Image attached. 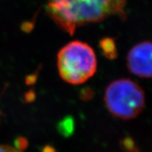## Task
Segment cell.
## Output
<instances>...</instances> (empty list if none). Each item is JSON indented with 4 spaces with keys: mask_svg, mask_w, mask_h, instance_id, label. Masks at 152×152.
I'll return each mask as SVG.
<instances>
[{
    "mask_svg": "<svg viewBox=\"0 0 152 152\" xmlns=\"http://www.w3.org/2000/svg\"><path fill=\"white\" fill-rule=\"evenodd\" d=\"M124 148L129 152H133L134 150L135 149L134 145V142L131 141V139H125V141L124 142Z\"/></svg>",
    "mask_w": 152,
    "mask_h": 152,
    "instance_id": "8",
    "label": "cell"
},
{
    "mask_svg": "<svg viewBox=\"0 0 152 152\" xmlns=\"http://www.w3.org/2000/svg\"><path fill=\"white\" fill-rule=\"evenodd\" d=\"M0 152H23L17 149L15 147H12L10 145H0Z\"/></svg>",
    "mask_w": 152,
    "mask_h": 152,
    "instance_id": "7",
    "label": "cell"
},
{
    "mask_svg": "<svg viewBox=\"0 0 152 152\" xmlns=\"http://www.w3.org/2000/svg\"><path fill=\"white\" fill-rule=\"evenodd\" d=\"M15 148H16L20 151H23L28 147V141L26 139L23 138V137H19L15 141Z\"/></svg>",
    "mask_w": 152,
    "mask_h": 152,
    "instance_id": "6",
    "label": "cell"
},
{
    "mask_svg": "<svg viewBox=\"0 0 152 152\" xmlns=\"http://www.w3.org/2000/svg\"><path fill=\"white\" fill-rule=\"evenodd\" d=\"M56 64L61 79L72 85L87 82L97 68L94 50L87 42L79 40L68 42L60 49Z\"/></svg>",
    "mask_w": 152,
    "mask_h": 152,
    "instance_id": "2",
    "label": "cell"
},
{
    "mask_svg": "<svg viewBox=\"0 0 152 152\" xmlns=\"http://www.w3.org/2000/svg\"><path fill=\"white\" fill-rule=\"evenodd\" d=\"M127 66L134 75L152 78V42L144 41L134 46L127 53Z\"/></svg>",
    "mask_w": 152,
    "mask_h": 152,
    "instance_id": "4",
    "label": "cell"
},
{
    "mask_svg": "<svg viewBox=\"0 0 152 152\" xmlns=\"http://www.w3.org/2000/svg\"><path fill=\"white\" fill-rule=\"evenodd\" d=\"M46 9L54 23L69 35L78 27L114 15L126 18V0H47Z\"/></svg>",
    "mask_w": 152,
    "mask_h": 152,
    "instance_id": "1",
    "label": "cell"
},
{
    "mask_svg": "<svg viewBox=\"0 0 152 152\" xmlns=\"http://www.w3.org/2000/svg\"><path fill=\"white\" fill-rule=\"evenodd\" d=\"M100 45L104 56L110 59H114L117 56L118 51L114 39L110 38H104L100 41Z\"/></svg>",
    "mask_w": 152,
    "mask_h": 152,
    "instance_id": "5",
    "label": "cell"
},
{
    "mask_svg": "<svg viewBox=\"0 0 152 152\" xmlns=\"http://www.w3.org/2000/svg\"><path fill=\"white\" fill-rule=\"evenodd\" d=\"M42 152H56V151H55V149H54L53 148H52V147L46 146L43 148Z\"/></svg>",
    "mask_w": 152,
    "mask_h": 152,
    "instance_id": "9",
    "label": "cell"
},
{
    "mask_svg": "<svg viewBox=\"0 0 152 152\" xmlns=\"http://www.w3.org/2000/svg\"><path fill=\"white\" fill-rule=\"evenodd\" d=\"M104 99L110 114L122 120L137 117L145 105L143 89L129 79H119L111 82L105 90Z\"/></svg>",
    "mask_w": 152,
    "mask_h": 152,
    "instance_id": "3",
    "label": "cell"
}]
</instances>
